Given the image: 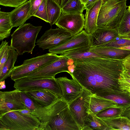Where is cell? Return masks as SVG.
<instances>
[{
  "label": "cell",
  "instance_id": "6da1fadb",
  "mask_svg": "<svg viewBox=\"0 0 130 130\" xmlns=\"http://www.w3.org/2000/svg\"><path fill=\"white\" fill-rule=\"evenodd\" d=\"M123 60L104 56L76 60L74 71L70 75L83 87L98 96L124 92L118 82L125 69Z\"/></svg>",
  "mask_w": 130,
  "mask_h": 130
},
{
  "label": "cell",
  "instance_id": "7a4b0ae2",
  "mask_svg": "<svg viewBox=\"0 0 130 130\" xmlns=\"http://www.w3.org/2000/svg\"><path fill=\"white\" fill-rule=\"evenodd\" d=\"M126 0H103L97 21L98 28L117 29L128 7Z\"/></svg>",
  "mask_w": 130,
  "mask_h": 130
},
{
  "label": "cell",
  "instance_id": "3957f363",
  "mask_svg": "<svg viewBox=\"0 0 130 130\" xmlns=\"http://www.w3.org/2000/svg\"><path fill=\"white\" fill-rule=\"evenodd\" d=\"M42 26H36L30 23H25L19 26L11 35L10 45L22 55L25 53L32 54L36 45L38 35Z\"/></svg>",
  "mask_w": 130,
  "mask_h": 130
},
{
  "label": "cell",
  "instance_id": "277c9868",
  "mask_svg": "<svg viewBox=\"0 0 130 130\" xmlns=\"http://www.w3.org/2000/svg\"><path fill=\"white\" fill-rule=\"evenodd\" d=\"M40 123L35 116L23 114L17 110L0 116V130H37Z\"/></svg>",
  "mask_w": 130,
  "mask_h": 130
},
{
  "label": "cell",
  "instance_id": "5b68a950",
  "mask_svg": "<svg viewBox=\"0 0 130 130\" xmlns=\"http://www.w3.org/2000/svg\"><path fill=\"white\" fill-rule=\"evenodd\" d=\"M62 56L49 53L25 60L21 65L14 67L11 73L10 78L14 81L26 77L31 73L53 62Z\"/></svg>",
  "mask_w": 130,
  "mask_h": 130
},
{
  "label": "cell",
  "instance_id": "8992f818",
  "mask_svg": "<svg viewBox=\"0 0 130 130\" xmlns=\"http://www.w3.org/2000/svg\"><path fill=\"white\" fill-rule=\"evenodd\" d=\"M14 81V88L20 91L45 89L55 93L59 98H63L60 87L55 78L34 79L24 77Z\"/></svg>",
  "mask_w": 130,
  "mask_h": 130
},
{
  "label": "cell",
  "instance_id": "52a82bcc",
  "mask_svg": "<svg viewBox=\"0 0 130 130\" xmlns=\"http://www.w3.org/2000/svg\"><path fill=\"white\" fill-rule=\"evenodd\" d=\"M73 36L65 30L60 28H51L46 31L36 42L39 47L43 50L57 47L69 40Z\"/></svg>",
  "mask_w": 130,
  "mask_h": 130
},
{
  "label": "cell",
  "instance_id": "ba28073f",
  "mask_svg": "<svg viewBox=\"0 0 130 130\" xmlns=\"http://www.w3.org/2000/svg\"><path fill=\"white\" fill-rule=\"evenodd\" d=\"M42 123L45 130H80L70 110L69 106L48 122Z\"/></svg>",
  "mask_w": 130,
  "mask_h": 130
},
{
  "label": "cell",
  "instance_id": "9c48e42d",
  "mask_svg": "<svg viewBox=\"0 0 130 130\" xmlns=\"http://www.w3.org/2000/svg\"><path fill=\"white\" fill-rule=\"evenodd\" d=\"M69 58L62 57L53 62L31 73L26 77L34 79L55 78L57 74L67 72L70 74L67 63Z\"/></svg>",
  "mask_w": 130,
  "mask_h": 130
},
{
  "label": "cell",
  "instance_id": "30bf717a",
  "mask_svg": "<svg viewBox=\"0 0 130 130\" xmlns=\"http://www.w3.org/2000/svg\"><path fill=\"white\" fill-rule=\"evenodd\" d=\"M21 91L15 89L0 91V116L12 110L28 109L22 98Z\"/></svg>",
  "mask_w": 130,
  "mask_h": 130
},
{
  "label": "cell",
  "instance_id": "8fae6325",
  "mask_svg": "<svg viewBox=\"0 0 130 130\" xmlns=\"http://www.w3.org/2000/svg\"><path fill=\"white\" fill-rule=\"evenodd\" d=\"M84 17L83 13H61L55 24L74 36L83 30L85 25Z\"/></svg>",
  "mask_w": 130,
  "mask_h": 130
},
{
  "label": "cell",
  "instance_id": "7c38bea8",
  "mask_svg": "<svg viewBox=\"0 0 130 130\" xmlns=\"http://www.w3.org/2000/svg\"><path fill=\"white\" fill-rule=\"evenodd\" d=\"M90 36L83 30L63 44L49 49L48 52L49 53L61 55L78 48L90 47Z\"/></svg>",
  "mask_w": 130,
  "mask_h": 130
},
{
  "label": "cell",
  "instance_id": "4fadbf2b",
  "mask_svg": "<svg viewBox=\"0 0 130 130\" xmlns=\"http://www.w3.org/2000/svg\"><path fill=\"white\" fill-rule=\"evenodd\" d=\"M83 90L80 95L69 104L70 110L76 122L82 130L88 114L84 106L85 100L92 94L83 87Z\"/></svg>",
  "mask_w": 130,
  "mask_h": 130
},
{
  "label": "cell",
  "instance_id": "5bb4252c",
  "mask_svg": "<svg viewBox=\"0 0 130 130\" xmlns=\"http://www.w3.org/2000/svg\"><path fill=\"white\" fill-rule=\"evenodd\" d=\"M68 106L63 98H59L48 106L37 108L31 111V114L36 117L40 123H45L48 122Z\"/></svg>",
  "mask_w": 130,
  "mask_h": 130
},
{
  "label": "cell",
  "instance_id": "9a60e30c",
  "mask_svg": "<svg viewBox=\"0 0 130 130\" xmlns=\"http://www.w3.org/2000/svg\"><path fill=\"white\" fill-rule=\"evenodd\" d=\"M71 76L72 79H69L66 77L56 78L61 89L63 98L68 104L80 95L83 88L74 77Z\"/></svg>",
  "mask_w": 130,
  "mask_h": 130
},
{
  "label": "cell",
  "instance_id": "2e32d148",
  "mask_svg": "<svg viewBox=\"0 0 130 130\" xmlns=\"http://www.w3.org/2000/svg\"><path fill=\"white\" fill-rule=\"evenodd\" d=\"M84 106L88 114L93 113L95 115L105 109L121 106L112 101L93 94L85 100Z\"/></svg>",
  "mask_w": 130,
  "mask_h": 130
},
{
  "label": "cell",
  "instance_id": "e0dca14e",
  "mask_svg": "<svg viewBox=\"0 0 130 130\" xmlns=\"http://www.w3.org/2000/svg\"><path fill=\"white\" fill-rule=\"evenodd\" d=\"M40 107L49 106L59 98L55 93L45 89L23 91Z\"/></svg>",
  "mask_w": 130,
  "mask_h": 130
},
{
  "label": "cell",
  "instance_id": "ac0fdd59",
  "mask_svg": "<svg viewBox=\"0 0 130 130\" xmlns=\"http://www.w3.org/2000/svg\"><path fill=\"white\" fill-rule=\"evenodd\" d=\"M31 5L30 0L15 8L9 12L10 18L12 27L21 26L29 19Z\"/></svg>",
  "mask_w": 130,
  "mask_h": 130
},
{
  "label": "cell",
  "instance_id": "d6986e66",
  "mask_svg": "<svg viewBox=\"0 0 130 130\" xmlns=\"http://www.w3.org/2000/svg\"><path fill=\"white\" fill-rule=\"evenodd\" d=\"M90 47L98 46L119 38L116 29H108L98 27L91 36Z\"/></svg>",
  "mask_w": 130,
  "mask_h": 130
},
{
  "label": "cell",
  "instance_id": "ffe728a7",
  "mask_svg": "<svg viewBox=\"0 0 130 130\" xmlns=\"http://www.w3.org/2000/svg\"><path fill=\"white\" fill-rule=\"evenodd\" d=\"M103 0H99L88 10H86L85 15V32L90 36L93 34L98 28L97 21L100 7Z\"/></svg>",
  "mask_w": 130,
  "mask_h": 130
},
{
  "label": "cell",
  "instance_id": "44dd1931",
  "mask_svg": "<svg viewBox=\"0 0 130 130\" xmlns=\"http://www.w3.org/2000/svg\"><path fill=\"white\" fill-rule=\"evenodd\" d=\"M90 50L101 56L122 59L130 54V50L115 47H90Z\"/></svg>",
  "mask_w": 130,
  "mask_h": 130
},
{
  "label": "cell",
  "instance_id": "7402d4cb",
  "mask_svg": "<svg viewBox=\"0 0 130 130\" xmlns=\"http://www.w3.org/2000/svg\"><path fill=\"white\" fill-rule=\"evenodd\" d=\"M100 118L107 127V130H130V119L126 117L120 115Z\"/></svg>",
  "mask_w": 130,
  "mask_h": 130
},
{
  "label": "cell",
  "instance_id": "603a6c76",
  "mask_svg": "<svg viewBox=\"0 0 130 130\" xmlns=\"http://www.w3.org/2000/svg\"><path fill=\"white\" fill-rule=\"evenodd\" d=\"M90 47L78 48L65 52L60 55L76 60L85 59L96 57H103L104 56L95 53L90 50Z\"/></svg>",
  "mask_w": 130,
  "mask_h": 130
},
{
  "label": "cell",
  "instance_id": "cb8c5ba5",
  "mask_svg": "<svg viewBox=\"0 0 130 130\" xmlns=\"http://www.w3.org/2000/svg\"><path fill=\"white\" fill-rule=\"evenodd\" d=\"M19 55L18 53L11 46L7 59L0 72V82L10 76L11 72L14 68V64Z\"/></svg>",
  "mask_w": 130,
  "mask_h": 130
},
{
  "label": "cell",
  "instance_id": "d4e9b609",
  "mask_svg": "<svg viewBox=\"0 0 130 130\" xmlns=\"http://www.w3.org/2000/svg\"><path fill=\"white\" fill-rule=\"evenodd\" d=\"M48 23L50 25L55 24L61 14V8L53 0H46Z\"/></svg>",
  "mask_w": 130,
  "mask_h": 130
},
{
  "label": "cell",
  "instance_id": "484cf974",
  "mask_svg": "<svg viewBox=\"0 0 130 130\" xmlns=\"http://www.w3.org/2000/svg\"><path fill=\"white\" fill-rule=\"evenodd\" d=\"M12 28L11 23L9 12L0 11V41L8 37Z\"/></svg>",
  "mask_w": 130,
  "mask_h": 130
},
{
  "label": "cell",
  "instance_id": "4316f807",
  "mask_svg": "<svg viewBox=\"0 0 130 130\" xmlns=\"http://www.w3.org/2000/svg\"><path fill=\"white\" fill-rule=\"evenodd\" d=\"M82 130H107V128L100 118L93 113H89Z\"/></svg>",
  "mask_w": 130,
  "mask_h": 130
},
{
  "label": "cell",
  "instance_id": "83f0119b",
  "mask_svg": "<svg viewBox=\"0 0 130 130\" xmlns=\"http://www.w3.org/2000/svg\"><path fill=\"white\" fill-rule=\"evenodd\" d=\"M85 9V5L80 0H69L61 8V12L63 14L83 13Z\"/></svg>",
  "mask_w": 130,
  "mask_h": 130
},
{
  "label": "cell",
  "instance_id": "f1b7e54d",
  "mask_svg": "<svg viewBox=\"0 0 130 130\" xmlns=\"http://www.w3.org/2000/svg\"><path fill=\"white\" fill-rule=\"evenodd\" d=\"M102 97L112 101L125 108L130 107V94L128 93L111 94Z\"/></svg>",
  "mask_w": 130,
  "mask_h": 130
},
{
  "label": "cell",
  "instance_id": "f546056e",
  "mask_svg": "<svg viewBox=\"0 0 130 130\" xmlns=\"http://www.w3.org/2000/svg\"><path fill=\"white\" fill-rule=\"evenodd\" d=\"M116 29L119 38L130 33V11L128 9L124 13Z\"/></svg>",
  "mask_w": 130,
  "mask_h": 130
},
{
  "label": "cell",
  "instance_id": "4dcf8cb0",
  "mask_svg": "<svg viewBox=\"0 0 130 130\" xmlns=\"http://www.w3.org/2000/svg\"><path fill=\"white\" fill-rule=\"evenodd\" d=\"M118 82L120 89L130 94V76L125 69L120 74Z\"/></svg>",
  "mask_w": 130,
  "mask_h": 130
},
{
  "label": "cell",
  "instance_id": "1f68e13d",
  "mask_svg": "<svg viewBox=\"0 0 130 130\" xmlns=\"http://www.w3.org/2000/svg\"><path fill=\"white\" fill-rule=\"evenodd\" d=\"M124 108L122 106L108 108L100 112L96 115L100 118H109L120 116Z\"/></svg>",
  "mask_w": 130,
  "mask_h": 130
},
{
  "label": "cell",
  "instance_id": "d6a6232c",
  "mask_svg": "<svg viewBox=\"0 0 130 130\" xmlns=\"http://www.w3.org/2000/svg\"><path fill=\"white\" fill-rule=\"evenodd\" d=\"M11 46L9 45L8 42L6 40L2 41L0 45V72L6 61Z\"/></svg>",
  "mask_w": 130,
  "mask_h": 130
},
{
  "label": "cell",
  "instance_id": "836d02e7",
  "mask_svg": "<svg viewBox=\"0 0 130 130\" xmlns=\"http://www.w3.org/2000/svg\"><path fill=\"white\" fill-rule=\"evenodd\" d=\"M118 40L116 39L96 47H104L119 48L130 45V39L120 38Z\"/></svg>",
  "mask_w": 130,
  "mask_h": 130
},
{
  "label": "cell",
  "instance_id": "e575fe53",
  "mask_svg": "<svg viewBox=\"0 0 130 130\" xmlns=\"http://www.w3.org/2000/svg\"><path fill=\"white\" fill-rule=\"evenodd\" d=\"M34 16L48 23L46 0H43Z\"/></svg>",
  "mask_w": 130,
  "mask_h": 130
},
{
  "label": "cell",
  "instance_id": "d590c367",
  "mask_svg": "<svg viewBox=\"0 0 130 130\" xmlns=\"http://www.w3.org/2000/svg\"><path fill=\"white\" fill-rule=\"evenodd\" d=\"M21 95L26 106L31 111L40 107L39 106L24 92L21 91Z\"/></svg>",
  "mask_w": 130,
  "mask_h": 130
},
{
  "label": "cell",
  "instance_id": "8d00e7d4",
  "mask_svg": "<svg viewBox=\"0 0 130 130\" xmlns=\"http://www.w3.org/2000/svg\"><path fill=\"white\" fill-rule=\"evenodd\" d=\"M28 0H0V5L6 7L16 8Z\"/></svg>",
  "mask_w": 130,
  "mask_h": 130
},
{
  "label": "cell",
  "instance_id": "74e56055",
  "mask_svg": "<svg viewBox=\"0 0 130 130\" xmlns=\"http://www.w3.org/2000/svg\"><path fill=\"white\" fill-rule=\"evenodd\" d=\"M31 5L30 14L34 16L43 0H30Z\"/></svg>",
  "mask_w": 130,
  "mask_h": 130
},
{
  "label": "cell",
  "instance_id": "f35d334b",
  "mask_svg": "<svg viewBox=\"0 0 130 130\" xmlns=\"http://www.w3.org/2000/svg\"><path fill=\"white\" fill-rule=\"evenodd\" d=\"M99 0H87L85 5L86 10H88L90 9Z\"/></svg>",
  "mask_w": 130,
  "mask_h": 130
},
{
  "label": "cell",
  "instance_id": "ab89813d",
  "mask_svg": "<svg viewBox=\"0 0 130 130\" xmlns=\"http://www.w3.org/2000/svg\"><path fill=\"white\" fill-rule=\"evenodd\" d=\"M120 116L126 117L130 119V107L124 108Z\"/></svg>",
  "mask_w": 130,
  "mask_h": 130
},
{
  "label": "cell",
  "instance_id": "60d3db41",
  "mask_svg": "<svg viewBox=\"0 0 130 130\" xmlns=\"http://www.w3.org/2000/svg\"><path fill=\"white\" fill-rule=\"evenodd\" d=\"M122 63L125 69L126 70L130 71V62L123 60Z\"/></svg>",
  "mask_w": 130,
  "mask_h": 130
},
{
  "label": "cell",
  "instance_id": "b9f144b4",
  "mask_svg": "<svg viewBox=\"0 0 130 130\" xmlns=\"http://www.w3.org/2000/svg\"><path fill=\"white\" fill-rule=\"evenodd\" d=\"M17 111L23 114L28 115H31V111L28 109H23Z\"/></svg>",
  "mask_w": 130,
  "mask_h": 130
},
{
  "label": "cell",
  "instance_id": "7bdbcfd3",
  "mask_svg": "<svg viewBox=\"0 0 130 130\" xmlns=\"http://www.w3.org/2000/svg\"><path fill=\"white\" fill-rule=\"evenodd\" d=\"M75 67V66L74 64L68 66V69L70 73V74L73 73L74 71Z\"/></svg>",
  "mask_w": 130,
  "mask_h": 130
},
{
  "label": "cell",
  "instance_id": "ee69618b",
  "mask_svg": "<svg viewBox=\"0 0 130 130\" xmlns=\"http://www.w3.org/2000/svg\"><path fill=\"white\" fill-rule=\"evenodd\" d=\"M67 64L68 66L72 65L74 63V61L71 58H69L67 62Z\"/></svg>",
  "mask_w": 130,
  "mask_h": 130
},
{
  "label": "cell",
  "instance_id": "f6af8a7d",
  "mask_svg": "<svg viewBox=\"0 0 130 130\" xmlns=\"http://www.w3.org/2000/svg\"><path fill=\"white\" fill-rule=\"evenodd\" d=\"M120 38H123L130 39V33L126 35L122 36Z\"/></svg>",
  "mask_w": 130,
  "mask_h": 130
},
{
  "label": "cell",
  "instance_id": "bcb514c9",
  "mask_svg": "<svg viewBox=\"0 0 130 130\" xmlns=\"http://www.w3.org/2000/svg\"><path fill=\"white\" fill-rule=\"evenodd\" d=\"M118 48L130 50V45L120 47Z\"/></svg>",
  "mask_w": 130,
  "mask_h": 130
},
{
  "label": "cell",
  "instance_id": "7dc6e473",
  "mask_svg": "<svg viewBox=\"0 0 130 130\" xmlns=\"http://www.w3.org/2000/svg\"><path fill=\"white\" fill-rule=\"evenodd\" d=\"M56 2L61 7L62 4V0H53Z\"/></svg>",
  "mask_w": 130,
  "mask_h": 130
},
{
  "label": "cell",
  "instance_id": "c3c4849f",
  "mask_svg": "<svg viewBox=\"0 0 130 130\" xmlns=\"http://www.w3.org/2000/svg\"><path fill=\"white\" fill-rule=\"evenodd\" d=\"M69 0H62L61 8Z\"/></svg>",
  "mask_w": 130,
  "mask_h": 130
},
{
  "label": "cell",
  "instance_id": "681fc988",
  "mask_svg": "<svg viewBox=\"0 0 130 130\" xmlns=\"http://www.w3.org/2000/svg\"><path fill=\"white\" fill-rule=\"evenodd\" d=\"M123 60H124L128 62H130V54L128 55Z\"/></svg>",
  "mask_w": 130,
  "mask_h": 130
},
{
  "label": "cell",
  "instance_id": "f907efd6",
  "mask_svg": "<svg viewBox=\"0 0 130 130\" xmlns=\"http://www.w3.org/2000/svg\"><path fill=\"white\" fill-rule=\"evenodd\" d=\"M82 3L84 4V5H85L86 3L87 2V0H80Z\"/></svg>",
  "mask_w": 130,
  "mask_h": 130
},
{
  "label": "cell",
  "instance_id": "816d5d0a",
  "mask_svg": "<svg viewBox=\"0 0 130 130\" xmlns=\"http://www.w3.org/2000/svg\"><path fill=\"white\" fill-rule=\"evenodd\" d=\"M126 71L128 74L130 76V71H128L126 70Z\"/></svg>",
  "mask_w": 130,
  "mask_h": 130
},
{
  "label": "cell",
  "instance_id": "f5cc1de1",
  "mask_svg": "<svg viewBox=\"0 0 130 130\" xmlns=\"http://www.w3.org/2000/svg\"><path fill=\"white\" fill-rule=\"evenodd\" d=\"M128 9H129V10L130 11V5L128 7Z\"/></svg>",
  "mask_w": 130,
  "mask_h": 130
}]
</instances>
